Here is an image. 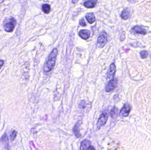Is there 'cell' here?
<instances>
[{"instance_id": "cell-2", "label": "cell", "mask_w": 151, "mask_h": 150, "mask_svg": "<svg viewBox=\"0 0 151 150\" xmlns=\"http://www.w3.org/2000/svg\"><path fill=\"white\" fill-rule=\"evenodd\" d=\"M16 23V20L13 18H6L4 22V30L8 32H11L14 30Z\"/></svg>"}, {"instance_id": "cell-19", "label": "cell", "mask_w": 151, "mask_h": 150, "mask_svg": "<svg viewBox=\"0 0 151 150\" xmlns=\"http://www.w3.org/2000/svg\"><path fill=\"white\" fill-rule=\"evenodd\" d=\"M140 55H141V57L142 59L146 58L148 56V52L147 51H145V50H143V51H141V53H140Z\"/></svg>"}, {"instance_id": "cell-15", "label": "cell", "mask_w": 151, "mask_h": 150, "mask_svg": "<svg viewBox=\"0 0 151 150\" xmlns=\"http://www.w3.org/2000/svg\"><path fill=\"white\" fill-rule=\"evenodd\" d=\"M2 141L4 143L5 145V148L7 150H9V139H8V136L7 134H4L2 136L1 139Z\"/></svg>"}, {"instance_id": "cell-10", "label": "cell", "mask_w": 151, "mask_h": 150, "mask_svg": "<svg viewBox=\"0 0 151 150\" xmlns=\"http://www.w3.org/2000/svg\"><path fill=\"white\" fill-rule=\"evenodd\" d=\"M91 142L89 140H85L81 144L80 150H88L90 147Z\"/></svg>"}, {"instance_id": "cell-12", "label": "cell", "mask_w": 151, "mask_h": 150, "mask_svg": "<svg viewBox=\"0 0 151 150\" xmlns=\"http://www.w3.org/2000/svg\"><path fill=\"white\" fill-rule=\"evenodd\" d=\"M97 3V1L96 0H91L85 1L84 3V6L87 8H93L96 6Z\"/></svg>"}, {"instance_id": "cell-7", "label": "cell", "mask_w": 151, "mask_h": 150, "mask_svg": "<svg viewBox=\"0 0 151 150\" xmlns=\"http://www.w3.org/2000/svg\"><path fill=\"white\" fill-rule=\"evenodd\" d=\"M130 112V107L128 104H125L123 108L121 110L120 115L121 117H127Z\"/></svg>"}, {"instance_id": "cell-3", "label": "cell", "mask_w": 151, "mask_h": 150, "mask_svg": "<svg viewBox=\"0 0 151 150\" xmlns=\"http://www.w3.org/2000/svg\"><path fill=\"white\" fill-rule=\"evenodd\" d=\"M107 35L105 32H103L100 33L98 38L97 45L99 47L103 48L105 45L107 41Z\"/></svg>"}, {"instance_id": "cell-22", "label": "cell", "mask_w": 151, "mask_h": 150, "mask_svg": "<svg viewBox=\"0 0 151 150\" xmlns=\"http://www.w3.org/2000/svg\"><path fill=\"white\" fill-rule=\"evenodd\" d=\"M80 24L82 26H86V23H85V21H84V19L82 18V19H81L80 21Z\"/></svg>"}, {"instance_id": "cell-21", "label": "cell", "mask_w": 151, "mask_h": 150, "mask_svg": "<svg viewBox=\"0 0 151 150\" xmlns=\"http://www.w3.org/2000/svg\"><path fill=\"white\" fill-rule=\"evenodd\" d=\"M125 38H126V33L124 31L122 32L120 37L121 41H123L125 40Z\"/></svg>"}, {"instance_id": "cell-25", "label": "cell", "mask_w": 151, "mask_h": 150, "mask_svg": "<svg viewBox=\"0 0 151 150\" xmlns=\"http://www.w3.org/2000/svg\"><path fill=\"white\" fill-rule=\"evenodd\" d=\"M77 1H72L73 3H74V4L76 3L77 2Z\"/></svg>"}, {"instance_id": "cell-11", "label": "cell", "mask_w": 151, "mask_h": 150, "mask_svg": "<svg viewBox=\"0 0 151 150\" xmlns=\"http://www.w3.org/2000/svg\"><path fill=\"white\" fill-rule=\"evenodd\" d=\"M121 17L122 19L127 20L129 18L130 16V10L128 8H126L122 12Z\"/></svg>"}, {"instance_id": "cell-6", "label": "cell", "mask_w": 151, "mask_h": 150, "mask_svg": "<svg viewBox=\"0 0 151 150\" xmlns=\"http://www.w3.org/2000/svg\"><path fill=\"white\" fill-rule=\"evenodd\" d=\"M117 84H118V80L117 78H114L112 79L107 84L106 87V91L108 92L113 90L117 86Z\"/></svg>"}, {"instance_id": "cell-20", "label": "cell", "mask_w": 151, "mask_h": 150, "mask_svg": "<svg viewBox=\"0 0 151 150\" xmlns=\"http://www.w3.org/2000/svg\"><path fill=\"white\" fill-rule=\"evenodd\" d=\"M85 106H86V102L84 100H82L81 101L79 104V107L80 108H85Z\"/></svg>"}, {"instance_id": "cell-14", "label": "cell", "mask_w": 151, "mask_h": 150, "mask_svg": "<svg viewBox=\"0 0 151 150\" xmlns=\"http://www.w3.org/2000/svg\"><path fill=\"white\" fill-rule=\"evenodd\" d=\"M87 21L89 23L92 24L96 21L95 15L93 13H88L85 16Z\"/></svg>"}, {"instance_id": "cell-18", "label": "cell", "mask_w": 151, "mask_h": 150, "mask_svg": "<svg viewBox=\"0 0 151 150\" xmlns=\"http://www.w3.org/2000/svg\"><path fill=\"white\" fill-rule=\"evenodd\" d=\"M17 132L16 130H14L11 133L10 135V139L11 141H13L15 140V138L17 137Z\"/></svg>"}, {"instance_id": "cell-16", "label": "cell", "mask_w": 151, "mask_h": 150, "mask_svg": "<svg viewBox=\"0 0 151 150\" xmlns=\"http://www.w3.org/2000/svg\"><path fill=\"white\" fill-rule=\"evenodd\" d=\"M42 10L46 14H48L50 11V6L48 4H44L42 5Z\"/></svg>"}, {"instance_id": "cell-13", "label": "cell", "mask_w": 151, "mask_h": 150, "mask_svg": "<svg viewBox=\"0 0 151 150\" xmlns=\"http://www.w3.org/2000/svg\"><path fill=\"white\" fill-rule=\"evenodd\" d=\"M80 127V123L79 122L75 124V126H74L73 129V133H74V135L77 138H79L81 136V134L80 133V129H79Z\"/></svg>"}, {"instance_id": "cell-23", "label": "cell", "mask_w": 151, "mask_h": 150, "mask_svg": "<svg viewBox=\"0 0 151 150\" xmlns=\"http://www.w3.org/2000/svg\"><path fill=\"white\" fill-rule=\"evenodd\" d=\"M4 61L2 60H0V69L2 67L3 65H4Z\"/></svg>"}, {"instance_id": "cell-1", "label": "cell", "mask_w": 151, "mask_h": 150, "mask_svg": "<svg viewBox=\"0 0 151 150\" xmlns=\"http://www.w3.org/2000/svg\"><path fill=\"white\" fill-rule=\"evenodd\" d=\"M58 55V50L56 48H54L49 56L48 60L45 63L43 68V70L45 72L51 71L55 67L56 60Z\"/></svg>"}, {"instance_id": "cell-24", "label": "cell", "mask_w": 151, "mask_h": 150, "mask_svg": "<svg viewBox=\"0 0 151 150\" xmlns=\"http://www.w3.org/2000/svg\"><path fill=\"white\" fill-rule=\"evenodd\" d=\"M88 150H95V148L92 146H90V147L89 148Z\"/></svg>"}, {"instance_id": "cell-4", "label": "cell", "mask_w": 151, "mask_h": 150, "mask_svg": "<svg viewBox=\"0 0 151 150\" xmlns=\"http://www.w3.org/2000/svg\"><path fill=\"white\" fill-rule=\"evenodd\" d=\"M108 114L106 113H103L100 115L98 121L97 123V130L99 129L100 128L102 127L106 123L107 119H108Z\"/></svg>"}, {"instance_id": "cell-9", "label": "cell", "mask_w": 151, "mask_h": 150, "mask_svg": "<svg viewBox=\"0 0 151 150\" xmlns=\"http://www.w3.org/2000/svg\"><path fill=\"white\" fill-rule=\"evenodd\" d=\"M79 35L83 39H88L90 36V31L87 30H81L79 32Z\"/></svg>"}, {"instance_id": "cell-8", "label": "cell", "mask_w": 151, "mask_h": 150, "mask_svg": "<svg viewBox=\"0 0 151 150\" xmlns=\"http://www.w3.org/2000/svg\"><path fill=\"white\" fill-rule=\"evenodd\" d=\"M116 72V66L114 63L110 65V68L107 73V77L108 78H113Z\"/></svg>"}, {"instance_id": "cell-5", "label": "cell", "mask_w": 151, "mask_h": 150, "mask_svg": "<svg viewBox=\"0 0 151 150\" xmlns=\"http://www.w3.org/2000/svg\"><path fill=\"white\" fill-rule=\"evenodd\" d=\"M131 33L134 34H140L145 35L147 33L146 30L143 26L136 25L133 27L130 31Z\"/></svg>"}, {"instance_id": "cell-17", "label": "cell", "mask_w": 151, "mask_h": 150, "mask_svg": "<svg viewBox=\"0 0 151 150\" xmlns=\"http://www.w3.org/2000/svg\"><path fill=\"white\" fill-rule=\"evenodd\" d=\"M118 110L116 107H114L111 111V115L112 118L115 119L118 115Z\"/></svg>"}]
</instances>
